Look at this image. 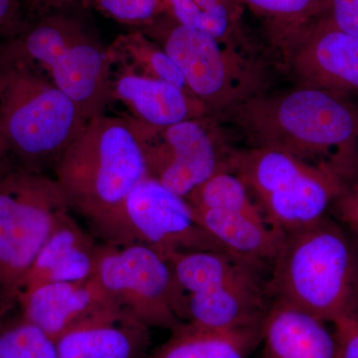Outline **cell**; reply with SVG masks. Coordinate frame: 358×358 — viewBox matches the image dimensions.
<instances>
[{"instance_id":"cell-1","label":"cell","mask_w":358,"mask_h":358,"mask_svg":"<svg viewBox=\"0 0 358 358\" xmlns=\"http://www.w3.org/2000/svg\"><path fill=\"white\" fill-rule=\"evenodd\" d=\"M252 147L280 150L308 166L358 181V115L343 96L303 86L257 95L226 110Z\"/></svg>"},{"instance_id":"cell-2","label":"cell","mask_w":358,"mask_h":358,"mask_svg":"<svg viewBox=\"0 0 358 358\" xmlns=\"http://www.w3.org/2000/svg\"><path fill=\"white\" fill-rule=\"evenodd\" d=\"M70 210L102 229L129 192L148 178L140 140L126 115L101 114L85 124L55 167Z\"/></svg>"},{"instance_id":"cell-3","label":"cell","mask_w":358,"mask_h":358,"mask_svg":"<svg viewBox=\"0 0 358 358\" xmlns=\"http://www.w3.org/2000/svg\"><path fill=\"white\" fill-rule=\"evenodd\" d=\"M273 301L333 324L358 319V279L350 235L329 216L285 233L271 266Z\"/></svg>"},{"instance_id":"cell-4","label":"cell","mask_w":358,"mask_h":358,"mask_svg":"<svg viewBox=\"0 0 358 358\" xmlns=\"http://www.w3.org/2000/svg\"><path fill=\"white\" fill-rule=\"evenodd\" d=\"M74 6L26 15L0 49L35 66L77 103L87 120L110 103L109 46Z\"/></svg>"},{"instance_id":"cell-5","label":"cell","mask_w":358,"mask_h":358,"mask_svg":"<svg viewBox=\"0 0 358 358\" xmlns=\"http://www.w3.org/2000/svg\"><path fill=\"white\" fill-rule=\"evenodd\" d=\"M176 313L182 324L229 331L263 324L273 303L271 268L226 251L171 252Z\"/></svg>"},{"instance_id":"cell-6","label":"cell","mask_w":358,"mask_h":358,"mask_svg":"<svg viewBox=\"0 0 358 358\" xmlns=\"http://www.w3.org/2000/svg\"><path fill=\"white\" fill-rule=\"evenodd\" d=\"M0 121L11 162L44 173L88 120L44 73L0 49Z\"/></svg>"},{"instance_id":"cell-7","label":"cell","mask_w":358,"mask_h":358,"mask_svg":"<svg viewBox=\"0 0 358 358\" xmlns=\"http://www.w3.org/2000/svg\"><path fill=\"white\" fill-rule=\"evenodd\" d=\"M225 169L242 179L268 225L284 234L326 216L348 185L329 171L266 148L229 150Z\"/></svg>"},{"instance_id":"cell-8","label":"cell","mask_w":358,"mask_h":358,"mask_svg":"<svg viewBox=\"0 0 358 358\" xmlns=\"http://www.w3.org/2000/svg\"><path fill=\"white\" fill-rule=\"evenodd\" d=\"M70 208L55 179L11 164L0 171V312L17 305L28 271Z\"/></svg>"},{"instance_id":"cell-9","label":"cell","mask_w":358,"mask_h":358,"mask_svg":"<svg viewBox=\"0 0 358 358\" xmlns=\"http://www.w3.org/2000/svg\"><path fill=\"white\" fill-rule=\"evenodd\" d=\"M136 29L162 47L182 73L192 95L211 113L230 110L263 94L267 79L260 63L237 47L180 24L166 10Z\"/></svg>"},{"instance_id":"cell-10","label":"cell","mask_w":358,"mask_h":358,"mask_svg":"<svg viewBox=\"0 0 358 358\" xmlns=\"http://www.w3.org/2000/svg\"><path fill=\"white\" fill-rule=\"evenodd\" d=\"M96 234L103 243H140L164 255L201 250L225 251L200 225L185 197L148 176L136 185Z\"/></svg>"},{"instance_id":"cell-11","label":"cell","mask_w":358,"mask_h":358,"mask_svg":"<svg viewBox=\"0 0 358 358\" xmlns=\"http://www.w3.org/2000/svg\"><path fill=\"white\" fill-rule=\"evenodd\" d=\"M94 277L120 310L150 329L171 331L182 324L176 313L173 271L157 250L101 244Z\"/></svg>"},{"instance_id":"cell-12","label":"cell","mask_w":358,"mask_h":358,"mask_svg":"<svg viewBox=\"0 0 358 358\" xmlns=\"http://www.w3.org/2000/svg\"><path fill=\"white\" fill-rule=\"evenodd\" d=\"M129 119L140 140L148 178L176 194L186 199L216 171L225 169L228 152H223L208 117L167 127Z\"/></svg>"},{"instance_id":"cell-13","label":"cell","mask_w":358,"mask_h":358,"mask_svg":"<svg viewBox=\"0 0 358 358\" xmlns=\"http://www.w3.org/2000/svg\"><path fill=\"white\" fill-rule=\"evenodd\" d=\"M286 60L303 86L343 98L358 93V37L326 15L299 37Z\"/></svg>"},{"instance_id":"cell-14","label":"cell","mask_w":358,"mask_h":358,"mask_svg":"<svg viewBox=\"0 0 358 358\" xmlns=\"http://www.w3.org/2000/svg\"><path fill=\"white\" fill-rule=\"evenodd\" d=\"M17 305L22 319L54 341L84 322L119 308L95 277L81 282H50L25 289L18 296Z\"/></svg>"},{"instance_id":"cell-15","label":"cell","mask_w":358,"mask_h":358,"mask_svg":"<svg viewBox=\"0 0 358 358\" xmlns=\"http://www.w3.org/2000/svg\"><path fill=\"white\" fill-rule=\"evenodd\" d=\"M119 101L134 121L167 127L208 117V108L189 92L160 80L131 74L112 67L110 102Z\"/></svg>"},{"instance_id":"cell-16","label":"cell","mask_w":358,"mask_h":358,"mask_svg":"<svg viewBox=\"0 0 358 358\" xmlns=\"http://www.w3.org/2000/svg\"><path fill=\"white\" fill-rule=\"evenodd\" d=\"M59 358H145L150 327L122 310H110L56 339Z\"/></svg>"},{"instance_id":"cell-17","label":"cell","mask_w":358,"mask_h":358,"mask_svg":"<svg viewBox=\"0 0 358 358\" xmlns=\"http://www.w3.org/2000/svg\"><path fill=\"white\" fill-rule=\"evenodd\" d=\"M329 322L282 301H273L264 320L262 358H339Z\"/></svg>"},{"instance_id":"cell-18","label":"cell","mask_w":358,"mask_h":358,"mask_svg":"<svg viewBox=\"0 0 358 358\" xmlns=\"http://www.w3.org/2000/svg\"><path fill=\"white\" fill-rule=\"evenodd\" d=\"M100 245L75 221L70 212L66 214L28 271L20 293L50 282L91 279L95 275Z\"/></svg>"},{"instance_id":"cell-19","label":"cell","mask_w":358,"mask_h":358,"mask_svg":"<svg viewBox=\"0 0 358 358\" xmlns=\"http://www.w3.org/2000/svg\"><path fill=\"white\" fill-rule=\"evenodd\" d=\"M192 209L200 225L225 251L271 268L284 233L271 227L265 219L235 212Z\"/></svg>"},{"instance_id":"cell-20","label":"cell","mask_w":358,"mask_h":358,"mask_svg":"<svg viewBox=\"0 0 358 358\" xmlns=\"http://www.w3.org/2000/svg\"><path fill=\"white\" fill-rule=\"evenodd\" d=\"M263 326L213 331L181 324L145 358H249L262 343Z\"/></svg>"},{"instance_id":"cell-21","label":"cell","mask_w":358,"mask_h":358,"mask_svg":"<svg viewBox=\"0 0 358 358\" xmlns=\"http://www.w3.org/2000/svg\"><path fill=\"white\" fill-rule=\"evenodd\" d=\"M112 67L138 75L160 80L189 91L185 77L173 59L157 42L138 29L122 33L109 45Z\"/></svg>"},{"instance_id":"cell-22","label":"cell","mask_w":358,"mask_h":358,"mask_svg":"<svg viewBox=\"0 0 358 358\" xmlns=\"http://www.w3.org/2000/svg\"><path fill=\"white\" fill-rule=\"evenodd\" d=\"M164 4L180 24L239 48L238 0H164Z\"/></svg>"},{"instance_id":"cell-23","label":"cell","mask_w":358,"mask_h":358,"mask_svg":"<svg viewBox=\"0 0 358 358\" xmlns=\"http://www.w3.org/2000/svg\"><path fill=\"white\" fill-rule=\"evenodd\" d=\"M185 199L193 208L235 212L265 219L242 179L225 169L216 171Z\"/></svg>"},{"instance_id":"cell-24","label":"cell","mask_w":358,"mask_h":358,"mask_svg":"<svg viewBox=\"0 0 358 358\" xmlns=\"http://www.w3.org/2000/svg\"><path fill=\"white\" fill-rule=\"evenodd\" d=\"M284 28L285 57L313 18L326 13L329 0H238Z\"/></svg>"},{"instance_id":"cell-25","label":"cell","mask_w":358,"mask_h":358,"mask_svg":"<svg viewBox=\"0 0 358 358\" xmlns=\"http://www.w3.org/2000/svg\"><path fill=\"white\" fill-rule=\"evenodd\" d=\"M0 358H59L56 341L24 319L0 333Z\"/></svg>"},{"instance_id":"cell-26","label":"cell","mask_w":358,"mask_h":358,"mask_svg":"<svg viewBox=\"0 0 358 358\" xmlns=\"http://www.w3.org/2000/svg\"><path fill=\"white\" fill-rule=\"evenodd\" d=\"M82 8L129 26L143 27L166 11L164 0H76Z\"/></svg>"},{"instance_id":"cell-27","label":"cell","mask_w":358,"mask_h":358,"mask_svg":"<svg viewBox=\"0 0 358 358\" xmlns=\"http://www.w3.org/2000/svg\"><path fill=\"white\" fill-rule=\"evenodd\" d=\"M324 15L339 29L358 37V0H329Z\"/></svg>"},{"instance_id":"cell-28","label":"cell","mask_w":358,"mask_h":358,"mask_svg":"<svg viewBox=\"0 0 358 358\" xmlns=\"http://www.w3.org/2000/svg\"><path fill=\"white\" fill-rule=\"evenodd\" d=\"M331 208L350 232H358V181L350 183L334 200Z\"/></svg>"},{"instance_id":"cell-29","label":"cell","mask_w":358,"mask_h":358,"mask_svg":"<svg viewBox=\"0 0 358 358\" xmlns=\"http://www.w3.org/2000/svg\"><path fill=\"white\" fill-rule=\"evenodd\" d=\"M339 345V358H358V319L345 317L333 324Z\"/></svg>"},{"instance_id":"cell-30","label":"cell","mask_w":358,"mask_h":358,"mask_svg":"<svg viewBox=\"0 0 358 358\" xmlns=\"http://www.w3.org/2000/svg\"><path fill=\"white\" fill-rule=\"evenodd\" d=\"M26 17L20 0H0V40L13 34Z\"/></svg>"},{"instance_id":"cell-31","label":"cell","mask_w":358,"mask_h":358,"mask_svg":"<svg viewBox=\"0 0 358 358\" xmlns=\"http://www.w3.org/2000/svg\"><path fill=\"white\" fill-rule=\"evenodd\" d=\"M26 15H39L77 3L76 0H20Z\"/></svg>"},{"instance_id":"cell-32","label":"cell","mask_w":358,"mask_h":358,"mask_svg":"<svg viewBox=\"0 0 358 358\" xmlns=\"http://www.w3.org/2000/svg\"><path fill=\"white\" fill-rule=\"evenodd\" d=\"M11 164L13 162H11L10 157H9L8 148H7L1 121H0V171H3L4 169L10 166Z\"/></svg>"},{"instance_id":"cell-33","label":"cell","mask_w":358,"mask_h":358,"mask_svg":"<svg viewBox=\"0 0 358 358\" xmlns=\"http://www.w3.org/2000/svg\"><path fill=\"white\" fill-rule=\"evenodd\" d=\"M350 239H352L353 254H355V268L358 279V232H350Z\"/></svg>"},{"instance_id":"cell-34","label":"cell","mask_w":358,"mask_h":358,"mask_svg":"<svg viewBox=\"0 0 358 358\" xmlns=\"http://www.w3.org/2000/svg\"><path fill=\"white\" fill-rule=\"evenodd\" d=\"M357 115H358V109H357Z\"/></svg>"}]
</instances>
